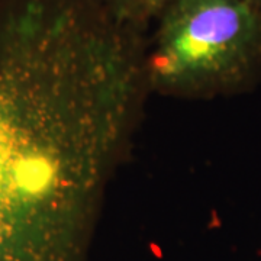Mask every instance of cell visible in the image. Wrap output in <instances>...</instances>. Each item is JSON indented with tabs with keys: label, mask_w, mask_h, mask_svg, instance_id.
<instances>
[{
	"label": "cell",
	"mask_w": 261,
	"mask_h": 261,
	"mask_svg": "<svg viewBox=\"0 0 261 261\" xmlns=\"http://www.w3.org/2000/svg\"><path fill=\"white\" fill-rule=\"evenodd\" d=\"M145 34L97 0H0V261H87L149 93Z\"/></svg>",
	"instance_id": "obj_1"
},
{
	"label": "cell",
	"mask_w": 261,
	"mask_h": 261,
	"mask_svg": "<svg viewBox=\"0 0 261 261\" xmlns=\"http://www.w3.org/2000/svg\"><path fill=\"white\" fill-rule=\"evenodd\" d=\"M247 2H250L254 6H257V8H260L261 9V0H247Z\"/></svg>",
	"instance_id": "obj_4"
},
{
	"label": "cell",
	"mask_w": 261,
	"mask_h": 261,
	"mask_svg": "<svg viewBox=\"0 0 261 261\" xmlns=\"http://www.w3.org/2000/svg\"><path fill=\"white\" fill-rule=\"evenodd\" d=\"M149 93L177 99L244 94L261 83V9L247 0H174L147 38Z\"/></svg>",
	"instance_id": "obj_2"
},
{
	"label": "cell",
	"mask_w": 261,
	"mask_h": 261,
	"mask_svg": "<svg viewBox=\"0 0 261 261\" xmlns=\"http://www.w3.org/2000/svg\"><path fill=\"white\" fill-rule=\"evenodd\" d=\"M113 18L147 31L174 0H97Z\"/></svg>",
	"instance_id": "obj_3"
}]
</instances>
